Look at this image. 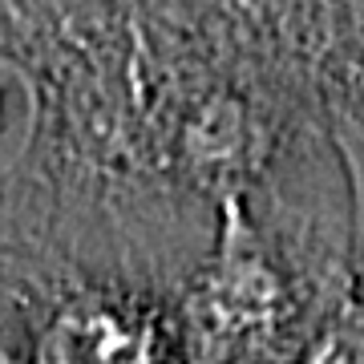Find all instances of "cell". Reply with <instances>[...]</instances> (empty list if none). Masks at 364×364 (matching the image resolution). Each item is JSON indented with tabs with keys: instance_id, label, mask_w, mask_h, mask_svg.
<instances>
[{
	"instance_id": "6da1fadb",
	"label": "cell",
	"mask_w": 364,
	"mask_h": 364,
	"mask_svg": "<svg viewBox=\"0 0 364 364\" xmlns=\"http://www.w3.org/2000/svg\"><path fill=\"white\" fill-rule=\"evenodd\" d=\"M272 223V198H223L215 235L182 291V364H299L320 332L312 263Z\"/></svg>"
},
{
	"instance_id": "7a4b0ae2",
	"label": "cell",
	"mask_w": 364,
	"mask_h": 364,
	"mask_svg": "<svg viewBox=\"0 0 364 364\" xmlns=\"http://www.w3.org/2000/svg\"><path fill=\"white\" fill-rule=\"evenodd\" d=\"M25 364H166L162 328L109 287H57L28 328Z\"/></svg>"
},
{
	"instance_id": "3957f363",
	"label": "cell",
	"mask_w": 364,
	"mask_h": 364,
	"mask_svg": "<svg viewBox=\"0 0 364 364\" xmlns=\"http://www.w3.org/2000/svg\"><path fill=\"white\" fill-rule=\"evenodd\" d=\"M352 41L344 49L352 53H332L328 65L336 73L332 85V109H336V142L348 154V170L356 182V195H360V210H364V16L348 21Z\"/></svg>"
}]
</instances>
